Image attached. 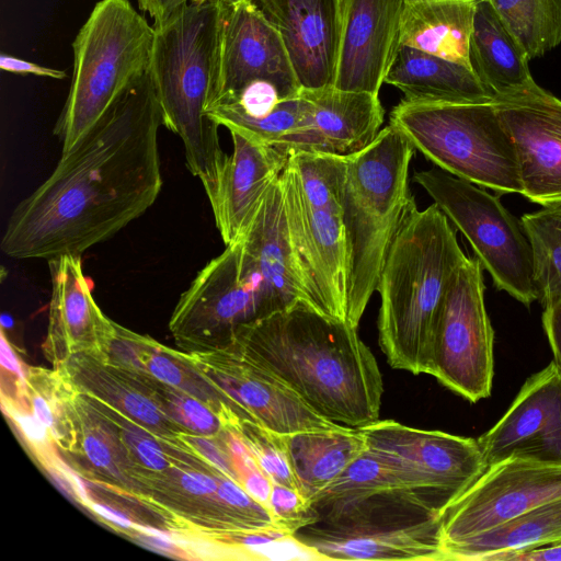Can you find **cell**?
Returning <instances> with one entry per match:
<instances>
[{
	"label": "cell",
	"mask_w": 561,
	"mask_h": 561,
	"mask_svg": "<svg viewBox=\"0 0 561 561\" xmlns=\"http://www.w3.org/2000/svg\"><path fill=\"white\" fill-rule=\"evenodd\" d=\"M161 126L149 70L16 205L2 252L21 260L81 255L144 215L162 188Z\"/></svg>",
	"instance_id": "cell-1"
},
{
	"label": "cell",
	"mask_w": 561,
	"mask_h": 561,
	"mask_svg": "<svg viewBox=\"0 0 561 561\" xmlns=\"http://www.w3.org/2000/svg\"><path fill=\"white\" fill-rule=\"evenodd\" d=\"M234 351L271 373L324 419L363 428L379 420L383 383L357 328L298 300L238 329Z\"/></svg>",
	"instance_id": "cell-2"
},
{
	"label": "cell",
	"mask_w": 561,
	"mask_h": 561,
	"mask_svg": "<svg viewBox=\"0 0 561 561\" xmlns=\"http://www.w3.org/2000/svg\"><path fill=\"white\" fill-rule=\"evenodd\" d=\"M466 257L437 205L415 208L402 224L376 289L380 296L379 345L392 368L428 374L438 317Z\"/></svg>",
	"instance_id": "cell-3"
},
{
	"label": "cell",
	"mask_w": 561,
	"mask_h": 561,
	"mask_svg": "<svg viewBox=\"0 0 561 561\" xmlns=\"http://www.w3.org/2000/svg\"><path fill=\"white\" fill-rule=\"evenodd\" d=\"M224 10L220 0H191L153 24L150 75L162 124L180 137L187 169L204 190L216 182L227 157L219 125L206 114L218 82Z\"/></svg>",
	"instance_id": "cell-4"
},
{
	"label": "cell",
	"mask_w": 561,
	"mask_h": 561,
	"mask_svg": "<svg viewBox=\"0 0 561 561\" xmlns=\"http://www.w3.org/2000/svg\"><path fill=\"white\" fill-rule=\"evenodd\" d=\"M414 152L389 124L367 147L347 157L341 216L348 252L346 322L352 327H358L390 247L416 208L409 181Z\"/></svg>",
	"instance_id": "cell-5"
},
{
	"label": "cell",
	"mask_w": 561,
	"mask_h": 561,
	"mask_svg": "<svg viewBox=\"0 0 561 561\" xmlns=\"http://www.w3.org/2000/svg\"><path fill=\"white\" fill-rule=\"evenodd\" d=\"M154 27L128 0H100L73 43L70 89L55 124L61 153L150 70Z\"/></svg>",
	"instance_id": "cell-6"
},
{
	"label": "cell",
	"mask_w": 561,
	"mask_h": 561,
	"mask_svg": "<svg viewBox=\"0 0 561 561\" xmlns=\"http://www.w3.org/2000/svg\"><path fill=\"white\" fill-rule=\"evenodd\" d=\"M295 538L321 560L444 561L439 512L413 492L388 489L310 507Z\"/></svg>",
	"instance_id": "cell-7"
},
{
	"label": "cell",
	"mask_w": 561,
	"mask_h": 561,
	"mask_svg": "<svg viewBox=\"0 0 561 561\" xmlns=\"http://www.w3.org/2000/svg\"><path fill=\"white\" fill-rule=\"evenodd\" d=\"M390 124L438 169L497 194H522L515 149L493 99H402L390 113Z\"/></svg>",
	"instance_id": "cell-8"
},
{
	"label": "cell",
	"mask_w": 561,
	"mask_h": 561,
	"mask_svg": "<svg viewBox=\"0 0 561 561\" xmlns=\"http://www.w3.org/2000/svg\"><path fill=\"white\" fill-rule=\"evenodd\" d=\"M413 180L466 237L497 290L526 307L538 300L530 242L497 197L440 169L416 172Z\"/></svg>",
	"instance_id": "cell-9"
},
{
	"label": "cell",
	"mask_w": 561,
	"mask_h": 561,
	"mask_svg": "<svg viewBox=\"0 0 561 561\" xmlns=\"http://www.w3.org/2000/svg\"><path fill=\"white\" fill-rule=\"evenodd\" d=\"M366 448L402 488L440 511L486 468L478 439L420 430L393 420L363 428Z\"/></svg>",
	"instance_id": "cell-10"
},
{
	"label": "cell",
	"mask_w": 561,
	"mask_h": 561,
	"mask_svg": "<svg viewBox=\"0 0 561 561\" xmlns=\"http://www.w3.org/2000/svg\"><path fill=\"white\" fill-rule=\"evenodd\" d=\"M494 330L484 305L483 267L467 256L448 287L436 324L428 375L471 403L491 396Z\"/></svg>",
	"instance_id": "cell-11"
},
{
	"label": "cell",
	"mask_w": 561,
	"mask_h": 561,
	"mask_svg": "<svg viewBox=\"0 0 561 561\" xmlns=\"http://www.w3.org/2000/svg\"><path fill=\"white\" fill-rule=\"evenodd\" d=\"M271 312L241 262L240 242L210 260L182 293L170 331L187 353L229 346L238 329Z\"/></svg>",
	"instance_id": "cell-12"
},
{
	"label": "cell",
	"mask_w": 561,
	"mask_h": 561,
	"mask_svg": "<svg viewBox=\"0 0 561 561\" xmlns=\"http://www.w3.org/2000/svg\"><path fill=\"white\" fill-rule=\"evenodd\" d=\"M279 180L302 301L329 318L346 321L348 252L342 216L311 206L287 164Z\"/></svg>",
	"instance_id": "cell-13"
},
{
	"label": "cell",
	"mask_w": 561,
	"mask_h": 561,
	"mask_svg": "<svg viewBox=\"0 0 561 561\" xmlns=\"http://www.w3.org/2000/svg\"><path fill=\"white\" fill-rule=\"evenodd\" d=\"M561 499V465L507 458L491 466L439 513L442 548Z\"/></svg>",
	"instance_id": "cell-14"
},
{
	"label": "cell",
	"mask_w": 561,
	"mask_h": 561,
	"mask_svg": "<svg viewBox=\"0 0 561 561\" xmlns=\"http://www.w3.org/2000/svg\"><path fill=\"white\" fill-rule=\"evenodd\" d=\"M222 397L230 416L287 435L340 427L314 412L289 387L231 347L190 353Z\"/></svg>",
	"instance_id": "cell-15"
},
{
	"label": "cell",
	"mask_w": 561,
	"mask_h": 561,
	"mask_svg": "<svg viewBox=\"0 0 561 561\" xmlns=\"http://www.w3.org/2000/svg\"><path fill=\"white\" fill-rule=\"evenodd\" d=\"M515 149L522 195L542 207L561 203V100L536 82L493 98Z\"/></svg>",
	"instance_id": "cell-16"
},
{
	"label": "cell",
	"mask_w": 561,
	"mask_h": 561,
	"mask_svg": "<svg viewBox=\"0 0 561 561\" xmlns=\"http://www.w3.org/2000/svg\"><path fill=\"white\" fill-rule=\"evenodd\" d=\"M259 82L272 85L282 100L297 98L302 90L278 32L254 1L225 3L219 76L211 101Z\"/></svg>",
	"instance_id": "cell-17"
},
{
	"label": "cell",
	"mask_w": 561,
	"mask_h": 561,
	"mask_svg": "<svg viewBox=\"0 0 561 561\" xmlns=\"http://www.w3.org/2000/svg\"><path fill=\"white\" fill-rule=\"evenodd\" d=\"M478 443L486 467L512 457L561 465V371L553 360L524 382Z\"/></svg>",
	"instance_id": "cell-18"
},
{
	"label": "cell",
	"mask_w": 561,
	"mask_h": 561,
	"mask_svg": "<svg viewBox=\"0 0 561 561\" xmlns=\"http://www.w3.org/2000/svg\"><path fill=\"white\" fill-rule=\"evenodd\" d=\"M51 296L43 353L59 367L71 356L87 354L104 360L116 323L99 308L83 273L81 255L64 254L48 261Z\"/></svg>",
	"instance_id": "cell-19"
},
{
	"label": "cell",
	"mask_w": 561,
	"mask_h": 561,
	"mask_svg": "<svg viewBox=\"0 0 561 561\" xmlns=\"http://www.w3.org/2000/svg\"><path fill=\"white\" fill-rule=\"evenodd\" d=\"M404 1L340 0L335 88L379 94L401 45Z\"/></svg>",
	"instance_id": "cell-20"
},
{
	"label": "cell",
	"mask_w": 561,
	"mask_h": 561,
	"mask_svg": "<svg viewBox=\"0 0 561 561\" xmlns=\"http://www.w3.org/2000/svg\"><path fill=\"white\" fill-rule=\"evenodd\" d=\"M307 113L300 126L275 146L284 153L317 151L348 157L367 147L381 130L379 94L334 85L302 89Z\"/></svg>",
	"instance_id": "cell-21"
},
{
	"label": "cell",
	"mask_w": 561,
	"mask_h": 561,
	"mask_svg": "<svg viewBox=\"0 0 561 561\" xmlns=\"http://www.w3.org/2000/svg\"><path fill=\"white\" fill-rule=\"evenodd\" d=\"M278 32L302 89L334 85L340 0H253Z\"/></svg>",
	"instance_id": "cell-22"
},
{
	"label": "cell",
	"mask_w": 561,
	"mask_h": 561,
	"mask_svg": "<svg viewBox=\"0 0 561 561\" xmlns=\"http://www.w3.org/2000/svg\"><path fill=\"white\" fill-rule=\"evenodd\" d=\"M232 152L216 182L205 190L226 245L241 240L265 194L282 174L287 154L273 146L230 133Z\"/></svg>",
	"instance_id": "cell-23"
},
{
	"label": "cell",
	"mask_w": 561,
	"mask_h": 561,
	"mask_svg": "<svg viewBox=\"0 0 561 561\" xmlns=\"http://www.w3.org/2000/svg\"><path fill=\"white\" fill-rule=\"evenodd\" d=\"M239 242L242 265L255 280L272 313L302 301L288 241L279 178L268 188Z\"/></svg>",
	"instance_id": "cell-24"
},
{
	"label": "cell",
	"mask_w": 561,
	"mask_h": 561,
	"mask_svg": "<svg viewBox=\"0 0 561 561\" xmlns=\"http://www.w3.org/2000/svg\"><path fill=\"white\" fill-rule=\"evenodd\" d=\"M75 388L104 403L154 435L173 439L185 432L154 402L130 373L87 354L71 356L59 367Z\"/></svg>",
	"instance_id": "cell-25"
},
{
	"label": "cell",
	"mask_w": 561,
	"mask_h": 561,
	"mask_svg": "<svg viewBox=\"0 0 561 561\" xmlns=\"http://www.w3.org/2000/svg\"><path fill=\"white\" fill-rule=\"evenodd\" d=\"M104 362L129 373L149 375L192 394L216 411L224 422L228 416L221 394L187 352L175 351L116 323Z\"/></svg>",
	"instance_id": "cell-26"
},
{
	"label": "cell",
	"mask_w": 561,
	"mask_h": 561,
	"mask_svg": "<svg viewBox=\"0 0 561 561\" xmlns=\"http://www.w3.org/2000/svg\"><path fill=\"white\" fill-rule=\"evenodd\" d=\"M476 1H404L400 44L471 68L469 48Z\"/></svg>",
	"instance_id": "cell-27"
},
{
	"label": "cell",
	"mask_w": 561,
	"mask_h": 561,
	"mask_svg": "<svg viewBox=\"0 0 561 561\" xmlns=\"http://www.w3.org/2000/svg\"><path fill=\"white\" fill-rule=\"evenodd\" d=\"M385 83L399 89L407 101L493 99L471 68L405 45H400Z\"/></svg>",
	"instance_id": "cell-28"
},
{
	"label": "cell",
	"mask_w": 561,
	"mask_h": 561,
	"mask_svg": "<svg viewBox=\"0 0 561 561\" xmlns=\"http://www.w3.org/2000/svg\"><path fill=\"white\" fill-rule=\"evenodd\" d=\"M469 57L473 72L493 98L535 82L528 55L488 0L476 1Z\"/></svg>",
	"instance_id": "cell-29"
},
{
	"label": "cell",
	"mask_w": 561,
	"mask_h": 561,
	"mask_svg": "<svg viewBox=\"0 0 561 561\" xmlns=\"http://www.w3.org/2000/svg\"><path fill=\"white\" fill-rule=\"evenodd\" d=\"M561 543V499L486 531L443 546L444 561H507L519 551Z\"/></svg>",
	"instance_id": "cell-30"
},
{
	"label": "cell",
	"mask_w": 561,
	"mask_h": 561,
	"mask_svg": "<svg viewBox=\"0 0 561 561\" xmlns=\"http://www.w3.org/2000/svg\"><path fill=\"white\" fill-rule=\"evenodd\" d=\"M284 440L298 489L308 503L366 450L363 433L345 426L287 434Z\"/></svg>",
	"instance_id": "cell-31"
},
{
	"label": "cell",
	"mask_w": 561,
	"mask_h": 561,
	"mask_svg": "<svg viewBox=\"0 0 561 561\" xmlns=\"http://www.w3.org/2000/svg\"><path fill=\"white\" fill-rule=\"evenodd\" d=\"M78 391V390H77ZM77 443L72 454L84 472H91L102 483L131 489L137 466L129 455L116 425L85 394L75 399Z\"/></svg>",
	"instance_id": "cell-32"
},
{
	"label": "cell",
	"mask_w": 561,
	"mask_h": 561,
	"mask_svg": "<svg viewBox=\"0 0 561 561\" xmlns=\"http://www.w3.org/2000/svg\"><path fill=\"white\" fill-rule=\"evenodd\" d=\"M77 389L60 368L30 367L21 398L45 426L56 446L72 454L77 443Z\"/></svg>",
	"instance_id": "cell-33"
},
{
	"label": "cell",
	"mask_w": 561,
	"mask_h": 561,
	"mask_svg": "<svg viewBox=\"0 0 561 561\" xmlns=\"http://www.w3.org/2000/svg\"><path fill=\"white\" fill-rule=\"evenodd\" d=\"M520 222L533 250L538 301L545 307L561 299V203L524 214Z\"/></svg>",
	"instance_id": "cell-34"
},
{
	"label": "cell",
	"mask_w": 561,
	"mask_h": 561,
	"mask_svg": "<svg viewBox=\"0 0 561 561\" xmlns=\"http://www.w3.org/2000/svg\"><path fill=\"white\" fill-rule=\"evenodd\" d=\"M529 59L561 44V0H488Z\"/></svg>",
	"instance_id": "cell-35"
},
{
	"label": "cell",
	"mask_w": 561,
	"mask_h": 561,
	"mask_svg": "<svg viewBox=\"0 0 561 561\" xmlns=\"http://www.w3.org/2000/svg\"><path fill=\"white\" fill-rule=\"evenodd\" d=\"M287 167L293 171L307 202L318 209L341 214V190L347 157L317 151H289Z\"/></svg>",
	"instance_id": "cell-36"
},
{
	"label": "cell",
	"mask_w": 561,
	"mask_h": 561,
	"mask_svg": "<svg viewBox=\"0 0 561 561\" xmlns=\"http://www.w3.org/2000/svg\"><path fill=\"white\" fill-rule=\"evenodd\" d=\"M130 374L147 388L160 409L186 433L213 437L226 428L222 417L199 399L149 375Z\"/></svg>",
	"instance_id": "cell-37"
},
{
	"label": "cell",
	"mask_w": 561,
	"mask_h": 561,
	"mask_svg": "<svg viewBox=\"0 0 561 561\" xmlns=\"http://www.w3.org/2000/svg\"><path fill=\"white\" fill-rule=\"evenodd\" d=\"M388 489L403 488L391 469L366 448L330 485L310 499L309 505L322 506Z\"/></svg>",
	"instance_id": "cell-38"
},
{
	"label": "cell",
	"mask_w": 561,
	"mask_h": 561,
	"mask_svg": "<svg viewBox=\"0 0 561 561\" xmlns=\"http://www.w3.org/2000/svg\"><path fill=\"white\" fill-rule=\"evenodd\" d=\"M226 426L237 433L259 468L273 483H279L299 491L291 471L283 434L273 432L251 420L234 415L226 422Z\"/></svg>",
	"instance_id": "cell-39"
},
{
	"label": "cell",
	"mask_w": 561,
	"mask_h": 561,
	"mask_svg": "<svg viewBox=\"0 0 561 561\" xmlns=\"http://www.w3.org/2000/svg\"><path fill=\"white\" fill-rule=\"evenodd\" d=\"M268 510L277 526L293 535L314 520L308 500L297 489L279 483L272 482Z\"/></svg>",
	"instance_id": "cell-40"
},
{
	"label": "cell",
	"mask_w": 561,
	"mask_h": 561,
	"mask_svg": "<svg viewBox=\"0 0 561 561\" xmlns=\"http://www.w3.org/2000/svg\"><path fill=\"white\" fill-rule=\"evenodd\" d=\"M541 320L553 362L561 371V299L543 307Z\"/></svg>",
	"instance_id": "cell-41"
},
{
	"label": "cell",
	"mask_w": 561,
	"mask_h": 561,
	"mask_svg": "<svg viewBox=\"0 0 561 561\" xmlns=\"http://www.w3.org/2000/svg\"><path fill=\"white\" fill-rule=\"evenodd\" d=\"M0 68L2 71L20 75H34L37 77L51 79H64L67 76L64 70L41 66L36 62L14 57L4 53H2L0 56Z\"/></svg>",
	"instance_id": "cell-42"
},
{
	"label": "cell",
	"mask_w": 561,
	"mask_h": 561,
	"mask_svg": "<svg viewBox=\"0 0 561 561\" xmlns=\"http://www.w3.org/2000/svg\"><path fill=\"white\" fill-rule=\"evenodd\" d=\"M191 0H138L141 11L149 13L153 24H161L175 15Z\"/></svg>",
	"instance_id": "cell-43"
},
{
	"label": "cell",
	"mask_w": 561,
	"mask_h": 561,
	"mask_svg": "<svg viewBox=\"0 0 561 561\" xmlns=\"http://www.w3.org/2000/svg\"><path fill=\"white\" fill-rule=\"evenodd\" d=\"M507 561H561V543L519 551Z\"/></svg>",
	"instance_id": "cell-44"
},
{
	"label": "cell",
	"mask_w": 561,
	"mask_h": 561,
	"mask_svg": "<svg viewBox=\"0 0 561 561\" xmlns=\"http://www.w3.org/2000/svg\"><path fill=\"white\" fill-rule=\"evenodd\" d=\"M88 507L95 515L103 518L105 522L110 523L114 527L121 528L122 530H131L136 526V524L133 520H130L127 516H125L119 511L112 508L107 504L90 502Z\"/></svg>",
	"instance_id": "cell-45"
},
{
	"label": "cell",
	"mask_w": 561,
	"mask_h": 561,
	"mask_svg": "<svg viewBox=\"0 0 561 561\" xmlns=\"http://www.w3.org/2000/svg\"><path fill=\"white\" fill-rule=\"evenodd\" d=\"M1 366L3 370L12 373L14 376L21 379L26 378L27 369L23 368L22 363L19 360L14 350L5 339L3 331L1 333Z\"/></svg>",
	"instance_id": "cell-46"
},
{
	"label": "cell",
	"mask_w": 561,
	"mask_h": 561,
	"mask_svg": "<svg viewBox=\"0 0 561 561\" xmlns=\"http://www.w3.org/2000/svg\"><path fill=\"white\" fill-rule=\"evenodd\" d=\"M225 3H228V4H233V3H237V2H240V1H243V0H220Z\"/></svg>",
	"instance_id": "cell-47"
},
{
	"label": "cell",
	"mask_w": 561,
	"mask_h": 561,
	"mask_svg": "<svg viewBox=\"0 0 561 561\" xmlns=\"http://www.w3.org/2000/svg\"><path fill=\"white\" fill-rule=\"evenodd\" d=\"M193 1H198V0H193Z\"/></svg>",
	"instance_id": "cell-48"
},
{
	"label": "cell",
	"mask_w": 561,
	"mask_h": 561,
	"mask_svg": "<svg viewBox=\"0 0 561 561\" xmlns=\"http://www.w3.org/2000/svg\"><path fill=\"white\" fill-rule=\"evenodd\" d=\"M407 1V0H405Z\"/></svg>",
	"instance_id": "cell-49"
}]
</instances>
